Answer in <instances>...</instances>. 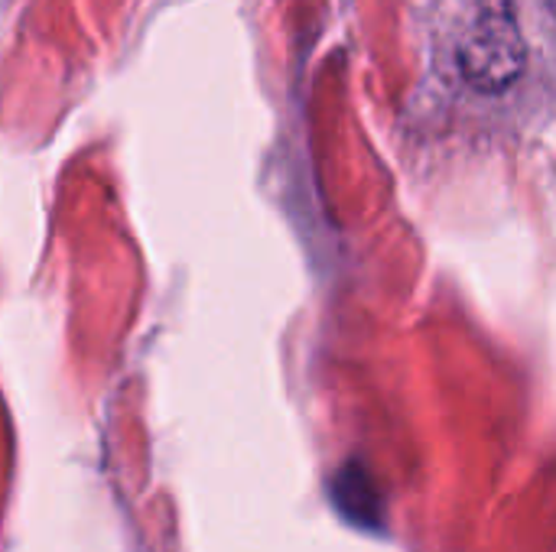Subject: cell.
Instances as JSON below:
<instances>
[{
	"mask_svg": "<svg viewBox=\"0 0 556 552\" xmlns=\"http://www.w3.org/2000/svg\"><path fill=\"white\" fill-rule=\"evenodd\" d=\"M463 78L482 94H502L525 75L528 42L511 0H479L469 29L456 46Z\"/></svg>",
	"mask_w": 556,
	"mask_h": 552,
	"instance_id": "cell-1",
	"label": "cell"
}]
</instances>
